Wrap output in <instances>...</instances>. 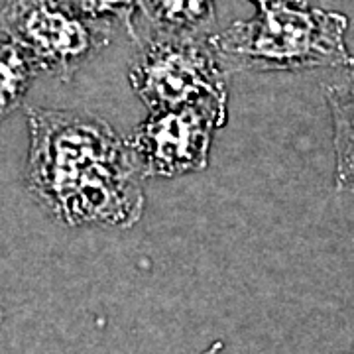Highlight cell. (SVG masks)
<instances>
[{"label": "cell", "instance_id": "6da1fadb", "mask_svg": "<svg viewBox=\"0 0 354 354\" xmlns=\"http://www.w3.org/2000/svg\"><path fill=\"white\" fill-rule=\"evenodd\" d=\"M26 181L67 227L130 228L144 213V176L128 142L99 116L28 109Z\"/></svg>", "mask_w": 354, "mask_h": 354}, {"label": "cell", "instance_id": "7a4b0ae2", "mask_svg": "<svg viewBox=\"0 0 354 354\" xmlns=\"http://www.w3.org/2000/svg\"><path fill=\"white\" fill-rule=\"evenodd\" d=\"M346 30L348 18L341 12L274 4L209 39L225 69L297 73L351 69L354 55L346 46Z\"/></svg>", "mask_w": 354, "mask_h": 354}, {"label": "cell", "instance_id": "3957f363", "mask_svg": "<svg viewBox=\"0 0 354 354\" xmlns=\"http://www.w3.org/2000/svg\"><path fill=\"white\" fill-rule=\"evenodd\" d=\"M0 30L38 71L62 81H71L81 65L111 44V24L83 16L71 0H6Z\"/></svg>", "mask_w": 354, "mask_h": 354}, {"label": "cell", "instance_id": "277c9868", "mask_svg": "<svg viewBox=\"0 0 354 354\" xmlns=\"http://www.w3.org/2000/svg\"><path fill=\"white\" fill-rule=\"evenodd\" d=\"M227 124V93L150 111L127 138L144 179L201 171L216 130Z\"/></svg>", "mask_w": 354, "mask_h": 354}, {"label": "cell", "instance_id": "5b68a950", "mask_svg": "<svg viewBox=\"0 0 354 354\" xmlns=\"http://www.w3.org/2000/svg\"><path fill=\"white\" fill-rule=\"evenodd\" d=\"M209 38L150 32L140 41L128 81L150 111L227 93L225 67Z\"/></svg>", "mask_w": 354, "mask_h": 354}, {"label": "cell", "instance_id": "8992f818", "mask_svg": "<svg viewBox=\"0 0 354 354\" xmlns=\"http://www.w3.org/2000/svg\"><path fill=\"white\" fill-rule=\"evenodd\" d=\"M333 120L335 187L354 193V65L325 88Z\"/></svg>", "mask_w": 354, "mask_h": 354}, {"label": "cell", "instance_id": "52a82bcc", "mask_svg": "<svg viewBox=\"0 0 354 354\" xmlns=\"http://www.w3.org/2000/svg\"><path fill=\"white\" fill-rule=\"evenodd\" d=\"M150 32L167 36H209L216 20L215 0H142Z\"/></svg>", "mask_w": 354, "mask_h": 354}, {"label": "cell", "instance_id": "ba28073f", "mask_svg": "<svg viewBox=\"0 0 354 354\" xmlns=\"http://www.w3.org/2000/svg\"><path fill=\"white\" fill-rule=\"evenodd\" d=\"M36 73V64L16 41L0 39V122L22 106Z\"/></svg>", "mask_w": 354, "mask_h": 354}, {"label": "cell", "instance_id": "9c48e42d", "mask_svg": "<svg viewBox=\"0 0 354 354\" xmlns=\"http://www.w3.org/2000/svg\"><path fill=\"white\" fill-rule=\"evenodd\" d=\"M79 12L95 22L120 24L127 28L130 38L136 39L134 14L142 6V0H71Z\"/></svg>", "mask_w": 354, "mask_h": 354}, {"label": "cell", "instance_id": "30bf717a", "mask_svg": "<svg viewBox=\"0 0 354 354\" xmlns=\"http://www.w3.org/2000/svg\"><path fill=\"white\" fill-rule=\"evenodd\" d=\"M260 8L274 6V4H295V6H309V0H254Z\"/></svg>", "mask_w": 354, "mask_h": 354}, {"label": "cell", "instance_id": "8fae6325", "mask_svg": "<svg viewBox=\"0 0 354 354\" xmlns=\"http://www.w3.org/2000/svg\"><path fill=\"white\" fill-rule=\"evenodd\" d=\"M221 351H223V342L215 341L211 346H209V348H205L201 354H218Z\"/></svg>", "mask_w": 354, "mask_h": 354}, {"label": "cell", "instance_id": "7c38bea8", "mask_svg": "<svg viewBox=\"0 0 354 354\" xmlns=\"http://www.w3.org/2000/svg\"><path fill=\"white\" fill-rule=\"evenodd\" d=\"M2 319H4V313H2V307H0V323H2Z\"/></svg>", "mask_w": 354, "mask_h": 354}, {"label": "cell", "instance_id": "4fadbf2b", "mask_svg": "<svg viewBox=\"0 0 354 354\" xmlns=\"http://www.w3.org/2000/svg\"><path fill=\"white\" fill-rule=\"evenodd\" d=\"M346 354H354V344H353V348H351V351H348V353Z\"/></svg>", "mask_w": 354, "mask_h": 354}]
</instances>
